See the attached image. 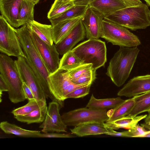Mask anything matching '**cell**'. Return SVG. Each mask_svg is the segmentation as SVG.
<instances>
[{
    "instance_id": "obj_1",
    "label": "cell",
    "mask_w": 150,
    "mask_h": 150,
    "mask_svg": "<svg viewBox=\"0 0 150 150\" xmlns=\"http://www.w3.org/2000/svg\"><path fill=\"white\" fill-rule=\"evenodd\" d=\"M21 45L25 55V60L38 78L45 94L46 98L55 100L50 91L48 82L50 74L34 45L30 30L27 25L16 29Z\"/></svg>"
},
{
    "instance_id": "obj_2",
    "label": "cell",
    "mask_w": 150,
    "mask_h": 150,
    "mask_svg": "<svg viewBox=\"0 0 150 150\" xmlns=\"http://www.w3.org/2000/svg\"><path fill=\"white\" fill-rule=\"evenodd\" d=\"M139 52L138 47H120L111 59L106 74L117 87L128 78Z\"/></svg>"
},
{
    "instance_id": "obj_3",
    "label": "cell",
    "mask_w": 150,
    "mask_h": 150,
    "mask_svg": "<svg viewBox=\"0 0 150 150\" xmlns=\"http://www.w3.org/2000/svg\"><path fill=\"white\" fill-rule=\"evenodd\" d=\"M149 6L144 3L116 11L104 18L132 31L144 29L150 26Z\"/></svg>"
},
{
    "instance_id": "obj_4",
    "label": "cell",
    "mask_w": 150,
    "mask_h": 150,
    "mask_svg": "<svg viewBox=\"0 0 150 150\" xmlns=\"http://www.w3.org/2000/svg\"><path fill=\"white\" fill-rule=\"evenodd\" d=\"M0 76L6 83L8 98L13 103L24 101L26 99L23 88V82L15 60L4 53L0 54Z\"/></svg>"
},
{
    "instance_id": "obj_5",
    "label": "cell",
    "mask_w": 150,
    "mask_h": 150,
    "mask_svg": "<svg viewBox=\"0 0 150 150\" xmlns=\"http://www.w3.org/2000/svg\"><path fill=\"white\" fill-rule=\"evenodd\" d=\"M72 50L83 64H92L94 70L104 66L107 61L105 42L99 39H88Z\"/></svg>"
},
{
    "instance_id": "obj_6",
    "label": "cell",
    "mask_w": 150,
    "mask_h": 150,
    "mask_svg": "<svg viewBox=\"0 0 150 150\" xmlns=\"http://www.w3.org/2000/svg\"><path fill=\"white\" fill-rule=\"evenodd\" d=\"M101 38L120 47H138L141 44L138 37L127 28L104 18Z\"/></svg>"
},
{
    "instance_id": "obj_7",
    "label": "cell",
    "mask_w": 150,
    "mask_h": 150,
    "mask_svg": "<svg viewBox=\"0 0 150 150\" xmlns=\"http://www.w3.org/2000/svg\"><path fill=\"white\" fill-rule=\"evenodd\" d=\"M48 78L51 93L61 107L64 106V101L68 94L79 88L92 84H75L71 81L68 71L59 69L51 74Z\"/></svg>"
},
{
    "instance_id": "obj_8",
    "label": "cell",
    "mask_w": 150,
    "mask_h": 150,
    "mask_svg": "<svg viewBox=\"0 0 150 150\" xmlns=\"http://www.w3.org/2000/svg\"><path fill=\"white\" fill-rule=\"evenodd\" d=\"M106 109H98L87 107L76 109L64 113L61 117L67 126L74 127L84 123L97 122L103 123L109 118Z\"/></svg>"
},
{
    "instance_id": "obj_9",
    "label": "cell",
    "mask_w": 150,
    "mask_h": 150,
    "mask_svg": "<svg viewBox=\"0 0 150 150\" xmlns=\"http://www.w3.org/2000/svg\"><path fill=\"white\" fill-rule=\"evenodd\" d=\"M0 51L9 56H25L21 46L16 29L0 16Z\"/></svg>"
},
{
    "instance_id": "obj_10",
    "label": "cell",
    "mask_w": 150,
    "mask_h": 150,
    "mask_svg": "<svg viewBox=\"0 0 150 150\" xmlns=\"http://www.w3.org/2000/svg\"><path fill=\"white\" fill-rule=\"evenodd\" d=\"M30 35L34 45L49 72L51 74L56 71L59 69L60 59L55 44L48 45L31 30Z\"/></svg>"
},
{
    "instance_id": "obj_11",
    "label": "cell",
    "mask_w": 150,
    "mask_h": 150,
    "mask_svg": "<svg viewBox=\"0 0 150 150\" xmlns=\"http://www.w3.org/2000/svg\"><path fill=\"white\" fill-rule=\"evenodd\" d=\"M15 62L23 82H25L31 89L35 99L38 101L46 102L45 92L25 57H18Z\"/></svg>"
},
{
    "instance_id": "obj_12",
    "label": "cell",
    "mask_w": 150,
    "mask_h": 150,
    "mask_svg": "<svg viewBox=\"0 0 150 150\" xmlns=\"http://www.w3.org/2000/svg\"><path fill=\"white\" fill-rule=\"evenodd\" d=\"M60 106L56 101L49 104L45 119L39 128L44 133L66 132L67 126L63 122L59 113Z\"/></svg>"
},
{
    "instance_id": "obj_13",
    "label": "cell",
    "mask_w": 150,
    "mask_h": 150,
    "mask_svg": "<svg viewBox=\"0 0 150 150\" xmlns=\"http://www.w3.org/2000/svg\"><path fill=\"white\" fill-rule=\"evenodd\" d=\"M104 18L99 12L88 8L81 18L87 38L99 39L101 38Z\"/></svg>"
},
{
    "instance_id": "obj_14",
    "label": "cell",
    "mask_w": 150,
    "mask_h": 150,
    "mask_svg": "<svg viewBox=\"0 0 150 150\" xmlns=\"http://www.w3.org/2000/svg\"><path fill=\"white\" fill-rule=\"evenodd\" d=\"M86 36L85 30L81 19L59 42L55 44L59 55H62L72 50Z\"/></svg>"
},
{
    "instance_id": "obj_15",
    "label": "cell",
    "mask_w": 150,
    "mask_h": 150,
    "mask_svg": "<svg viewBox=\"0 0 150 150\" xmlns=\"http://www.w3.org/2000/svg\"><path fill=\"white\" fill-rule=\"evenodd\" d=\"M150 91V74L135 76L117 93L119 96L131 97Z\"/></svg>"
},
{
    "instance_id": "obj_16",
    "label": "cell",
    "mask_w": 150,
    "mask_h": 150,
    "mask_svg": "<svg viewBox=\"0 0 150 150\" xmlns=\"http://www.w3.org/2000/svg\"><path fill=\"white\" fill-rule=\"evenodd\" d=\"M22 0H0L1 15L14 28L19 27L18 17Z\"/></svg>"
},
{
    "instance_id": "obj_17",
    "label": "cell",
    "mask_w": 150,
    "mask_h": 150,
    "mask_svg": "<svg viewBox=\"0 0 150 150\" xmlns=\"http://www.w3.org/2000/svg\"><path fill=\"white\" fill-rule=\"evenodd\" d=\"M88 6L101 13L104 18L116 11L127 7L122 0H92Z\"/></svg>"
},
{
    "instance_id": "obj_18",
    "label": "cell",
    "mask_w": 150,
    "mask_h": 150,
    "mask_svg": "<svg viewBox=\"0 0 150 150\" xmlns=\"http://www.w3.org/2000/svg\"><path fill=\"white\" fill-rule=\"evenodd\" d=\"M104 124L97 122L84 123L74 127L70 130L72 133L79 137L106 134L108 130Z\"/></svg>"
},
{
    "instance_id": "obj_19",
    "label": "cell",
    "mask_w": 150,
    "mask_h": 150,
    "mask_svg": "<svg viewBox=\"0 0 150 150\" xmlns=\"http://www.w3.org/2000/svg\"><path fill=\"white\" fill-rule=\"evenodd\" d=\"M147 116V115L134 116H126L112 122H106L104 124L108 129L115 130L122 128L129 129L135 127L138 122L145 119Z\"/></svg>"
},
{
    "instance_id": "obj_20",
    "label": "cell",
    "mask_w": 150,
    "mask_h": 150,
    "mask_svg": "<svg viewBox=\"0 0 150 150\" xmlns=\"http://www.w3.org/2000/svg\"><path fill=\"white\" fill-rule=\"evenodd\" d=\"M89 7L88 5H74L61 14L49 19L53 26L66 20L82 17Z\"/></svg>"
},
{
    "instance_id": "obj_21",
    "label": "cell",
    "mask_w": 150,
    "mask_h": 150,
    "mask_svg": "<svg viewBox=\"0 0 150 150\" xmlns=\"http://www.w3.org/2000/svg\"><path fill=\"white\" fill-rule=\"evenodd\" d=\"M82 17L64 21L52 26L54 43L56 44L61 40L79 22Z\"/></svg>"
},
{
    "instance_id": "obj_22",
    "label": "cell",
    "mask_w": 150,
    "mask_h": 150,
    "mask_svg": "<svg viewBox=\"0 0 150 150\" xmlns=\"http://www.w3.org/2000/svg\"><path fill=\"white\" fill-rule=\"evenodd\" d=\"M42 40L50 45L54 43L52 25L40 23L34 20L27 25Z\"/></svg>"
},
{
    "instance_id": "obj_23",
    "label": "cell",
    "mask_w": 150,
    "mask_h": 150,
    "mask_svg": "<svg viewBox=\"0 0 150 150\" xmlns=\"http://www.w3.org/2000/svg\"><path fill=\"white\" fill-rule=\"evenodd\" d=\"M1 129L5 133L13 134L17 136L32 138H39L40 132L38 131L27 130L7 121L0 123Z\"/></svg>"
},
{
    "instance_id": "obj_24",
    "label": "cell",
    "mask_w": 150,
    "mask_h": 150,
    "mask_svg": "<svg viewBox=\"0 0 150 150\" xmlns=\"http://www.w3.org/2000/svg\"><path fill=\"white\" fill-rule=\"evenodd\" d=\"M124 100L120 97L98 99L92 94L86 107L103 110L114 108L123 103Z\"/></svg>"
},
{
    "instance_id": "obj_25",
    "label": "cell",
    "mask_w": 150,
    "mask_h": 150,
    "mask_svg": "<svg viewBox=\"0 0 150 150\" xmlns=\"http://www.w3.org/2000/svg\"><path fill=\"white\" fill-rule=\"evenodd\" d=\"M134 103V106L128 115L134 116L147 112H150V91L133 97Z\"/></svg>"
},
{
    "instance_id": "obj_26",
    "label": "cell",
    "mask_w": 150,
    "mask_h": 150,
    "mask_svg": "<svg viewBox=\"0 0 150 150\" xmlns=\"http://www.w3.org/2000/svg\"><path fill=\"white\" fill-rule=\"evenodd\" d=\"M35 4L27 0H22L18 17L19 26L28 25L34 20V8Z\"/></svg>"
},
{
    "instance_id": "obj_27",
    "label": "cell",
    "mask_w": 150,
    "mask_h": 150,
    "mask_svg": "<svg viewBox=\"0 0 150 150\" xmlns=\"http://www.w3.org/2000/svg\"><path fill=\"white\" fill-rule=\"evenodd\" d=\"M47 108V104H45L28 114L14 116V117L18 121L28 124L43 122L45 117Z\"/></svg>"
},
{
    "instance_id": "obj_28",
    "label": "cell",
    "mask_w": 150,
    "mask_h": 150,
    "mask_svg": "<svg viewBox=\"0 0 150 150\" xmlns=\"http://www.w3.org/2000/svg\"><path fill=\"white\" fill-rule=\"evenodd\" d=\"M134 103L133 98L125 100L113 108L106 122H112L127 115L133 108Z\"/></svg>"
},
{
    "instance_id": "obj_29",
    "label": "cell",
    "mask_w": 150,
    "mask_h": 150,
    "mask_svg": "<svg viewBox=\"0 0 150 150\" xmlns=\"http://www.w3.org/2000/svg\"><path fill=\"white\" fill-rule=\"evenodd\" d=\"M83 64L72 50L64 54L60 60L59 69L69 71Z\"/></svg>"
},
{
    "instance_id": "obj_30",
    "label": "cell",
    "mask_w": 150,
    "mask_h": 150,
    "mask_svg": "<svg viewBox=\"0 0 150 150\" xmlns=\"http://www.w3.org/2000/svg\"><path fill=\"white\" fill-rule=\"evenodd\" d=\"M74 5L73 1L55 0L47 13V17L50 19L59 15Z\"/></svg>"
},
{
    "instance_id": "obj_31",
    "label": "cell",
    "mask_w": 150,
    "mask_h": 150,
    "mask_svg": "<svg viewBox=\"0 0 150 150\" xmlns=\"http://www.w3.org/2000/svg\"><path fill=\"white\" fill-rule=\"evenodd\" d=\"M46 104V102L38 101L35 99L29 100L28 103L23 106L13 110L11 113L14 116L24 115Z\"/></svg>"
},
{
    "instance_id": "obj_32",
    "label": "cell",
    "mask_w": 150,
    "mask_h": 150,
    "mask_svg": "<svg viewBox=\"0 0 150 150\" xmlns=\"http://www.w3.org/2000/svg\"><path fill=\"white\" fill-rule=\"evenodd\" d=\"M92 70H93L92 64H83L68 71L69 76L72 81Z\"/></svg>"
},
{
    "instance_id": "obj_33",
    "label": "cell",
    "mask_w": 150,
    "mask_h": 150,
    "mask_svg": "<svg viewBox=\"0 0 150 150\" xmlns=\"http://www.w3.org/2000/svg\"><path fill=\"white\" fill-rule=\"evenodd\" d=\"M96 79V70H92L71 81L77 85L86 83L92 84Z\"/></svg>"
},
{
    "instance_id": "obj_34",
    "label": "cell",
    "mask_w": 150,
    "mask_h": 150,
    "mask_svg": "<svg viewBox=\"0 0 150 150\" xmlns=\"http://www.w3.org/2000/svg\"><path fill=\"white\" fill-rule=\"evenodd\" d=\"M91 85L89 84L74 90L67 96V99L71 98H77L85 96L89 94Z\"/></svg>"
},
{
    "instance_id": "obj_35",
    "label": "cell",
    "mask_w": 150,
    "mask_h": 150,
    "mask_svg": "<svg viewBox=\"0 0 150 150\" xmlns=\"http://www.w3.org/2000/svg\"><path fill=\"white\" fill-rule=\"evenodd\" d=\"M128 131V137H142L148 132V131L146 130L143 126L137 124L135 127L129 129Z\"/></svg>"
},
{
    "instance_id": "obj_36",
    "label": "cell",
    "mask_w": 150,
    "mask_h": 150,
    "mask_svg": "<svg viewBox=\"0 0 150 150\" xmlns=\"http://www.w3.org/2000/svg\"><path fill=\"white\" fill-rule=\"evenodd\" d=\"M73 135L70 134H62L56 133H40L39 138H69L75 137Z\"/></svg>"
},
{
    "instance_id": "obj_37",
    "label": "cell",
    "mask_w": 150,
    "mask_h": 150,
    "mask_svg": "<svg viewBox=\"0 0 150 150\" xmlns=\"http://www.w3.org/2000/svg\"><path fill=\"white\" fill-rule=\"evenodd\" d=\"M23 88L26 99L28 100L35 99L32 90L24 82H23Z\"/></svg>"
},
{
    "instance_id": "obj_38",
    "label": "cell",
    "mask_w": 150,
    "mask_h": 150,
    "mask_svg": "<svg viewBox=\"0 0 150 150\" xmlns=\"http://www.w3.org/2000/svg\"><path fill=\"white\" fill-rule=\"evenodd\" d=\"M8 86L2 77L0 76V102L1 101V97L2 92L4 91L8 92Z\"/></svg>"
},
{
    "instance_id": "obj_39",
    "label": "cell",
    "mask_w": 150,
    "mask_h": 150,
    "mask_svg": "<svg viewBox=\"0 0 150 150\" xmlns=\"http://www.w3.org/2000/svg\"><path fill=\"white\" fill-rule=\"evenodd\" d=\"M127 7L137 6L143 3L140 0H122Z\"/></svg>"
},
{
    "instance_id": "obj_40",
    "label": "cell",
    "mask_w": 150,
    "mask_h": 150,
    "mask_svg": "<svg viewBox=\"0 0 150 150\" xmlns=\"http://www.w3.org/2000/svg\"><path fill=\"white\" fill-rule=\"evenodd\" d=\"M92 0H73L75 5H88Z\"/></svg>"
},
{
    "instance_id": "obj_41",
    "label": "cell",
    "mask_w": 150,
    "mask_h": 150,
    "mask_svg": "<svg viewBox=\"0 0 150 150\" xmlns=\"http://www.w3.org/2000/svg\"><path fill=\"white\" fill-rule=\"evenodd\" d=\"M141 125L145 128L150 130V123H144L141 124Z\"/></svg>"
},
{
    "instance_id": "obj_42",
    "label": "cell",
    "mask_w": 150,
    "mask_h": 150,
    "mask_svg": "<svg viewBox=\"0 0 150 150\" xmlns=\"http://www.w3.org/2000/svg\"><path fill=\"white\" fill-rule=\"evenodd\" d=\"M145 123H150V112L149 113V115L145 118Z\"/></svg>"
},
{
    "instance_id": "obj_43",
    "label": "cell",
    "mask_w": 150,
    "mask_h": 150,
    "mask_svg": "<svg viewBox=\"0 0 150 150\" xmlns=\"http://www.w3.org/2000/svg\"><path fill=\"white\" fill-rule=\"evenodd\" d=\"M150 137V130L148 131V132L142 136V137Z\"/></svg>"
},
{
    "instance_id": "obj_44",
    "label": "cell",
    "mask_w": 150,
    "mask_h": 150,
    "mask_svg": "<svg viewBox=\"0 0 150 150\" xmlns=\"http://www.w3.org/2000/svg\"><path fill=\"white\" fill-rule=\"evenodd\" d=\"M30 1H31L33 3L35 4H37L38 3L40 0H27Z\"/></svg>"
},
{
    "instance_id": "obj_45",
    "label": "cell",
    "mask_w": 150,
    "mask_h": 150,
    "mask_svg": "<svg viewBox=\"0 0 150 150\" xmlns=\"http://www.w3.org/2000/svg\"><path fill=\"white\" fill-rule=\"evenodd\" d=\"M146 3V4L149 6L150 7V0H143Z\"/></svg>"
},
{
    "instance_id": "obj_46",
    "label": "cell",
    "mask_w": 150,
    "mask_h": 150,
    "mask_svg": "<svg viewBox=\"0 0 150 150\" xmlns=\"http://www.w3.org/2000/svg\"><path fill=\"white\" fill-rule=\"evenodd\" d=\"M148 14H149V17L150 18V10H149V11Z\"/></svg>"
},
{
    "instance_id": "obj_47",
    "label": "cell",
    "mask_w": 150,
    "mask_h": 150,
    "mask_svg": "<svg viewBox=\"0 0 150 150\" xmlns=\"http://www.w3.org/2000/svg\"><path fill=\"white\" fill-rule=\"evenodd\" d=\"M64 1H73V0H62Z\"/></svg>"
}]
</instances>
